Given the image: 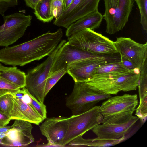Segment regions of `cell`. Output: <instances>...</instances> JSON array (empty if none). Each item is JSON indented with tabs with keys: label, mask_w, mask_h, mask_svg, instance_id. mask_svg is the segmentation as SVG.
Wrapping results in <instances>:
<instances>
[{
	"label": "cell",
	"mask_w": 147,
	"mask_h": 147,
	"mask_svg": "<svg viewBox=\"0 0 147 147\" xmlns=\"http://www.w3.org/2000/svg\"><path fill=\"white\" fill-rule=\"evenodd\" d=\"M19 89L14 84L0 77V89L14 90Z\"/></svg>",
	"instance_id": "cell-30"
},
{
	"label": "cell",
	"mask_w": 147,
	"mask_h": 147,
	"mask_svg": "<svg viewBox=\"0 0 147 147\" xmlns=\"http://www.w3.org/2000/svg\"><path fill=\"white\" fill-rule=\"evenodd\" d=\"M100 0H74L69 7L64 11L53 22L54 25L67 28L79 19L98 10Z\"/></svg>",
	"instance_id": "cell-10"
},
{
	"label": "cell",
	"mask_w": 147,
	"mask_h": 147,
	"mask_svg": "<svg viewBox=\"0 0 147 147\" xmlns=\"http://www.w3.org/2000/svg\"><path fill=\"white\" fill-rule=\"evenodd\" d=\"M99 107L96 105L84 113L68 117V129L61 146H66L75 138L82 136L88 131L102 123L103 118L99 112Z\"/></svg>",
	"instance_id": "cell-7"
},
{
	"label": "cell",
	"mask_w": 147,
	"mask_h": 147,
	"mask_svg": "<svg viewBox=\"0 0 147 147\" xmlns=\"http://www.w3.org/2000/svg\"><path fill=\"white\" fill-rule=\"evenodd\" d=\"M103 19L106 24L105 32L110 35L123 28L128 20L135 0H103Z\"/></svg>",
	"instance_id": "cell-5"
},
{
	"label": "cell",
	"mask_w": 147,
	"mask_h": 147,
	"mask_svg": "<svg viewBox=\"0 0 147 147\" xmlns=\"http://www.w3.org/2000/svg\"><path fill=\"white\" fill-rule=\"evenodd\" d=\"M26 5L34 9L37 4L40 0H24Z\"/></svg>",
	"instance_id": "cell-33"
},
{
	"label": "cell",
	"mask_w": 147,
	"mask_h": 147,
	"mask_svg": "<svg viewBox=\"0 0 147 147\" xmlns=\"http://www.w3.org/2000/svg\"><path fill=\"white\" fill-rule=\"evenodd\" d=\"M74 0H63V11L67 9L71 4Z\"/></svg>",
	"instance_id": "cell-35"
},
{
	"label": "cell",
	"mask_w": 147,
	"mask_h": 147,
	"mask_svg": "<svg viewBox=\"0 0 147 147\" xmlns=\"http://www.w3.org/2000/svg\"><path fill=\"white\" fill-rule=\"evenodd\" d=\"M17 90L0 89V112L9 117L12 105L11 93Z\"/></svg>",
	"instance_id": "cell-24"
},
{
	"label": "cell",
	"mask_w": 147,
	"mask_h": 147,
	"mask_svg": "<svg viewBox=\"0 0 147 147\" xmlns=\"http://www.w3.org/2000/svg\"><path fill=\"white\" fill-rule=\"evenodd\" d=\"M139 74L134 71L119 74L114 78L117 87L120 90L128 92L136 90L138 86Z\"/></svg>",
	"instance_id": "cell-20"
},
{
	"label": "cell",
	"mask_w": 147,
	"mask_h": 147,
	"mask_svg": "<svg viewBox=\"0 0 147 147\" xmlns=\"http://www.w3.org/2000/svg\"><path fill=\"white\" fill-rule=\"evenodd\" d=\"M116 57V56L115 55L92 54L70 45L66 42L56 53L48 77L62 69L67 70L69 65L75 62L92 59L113 58Z\"/></svg>",
	"instance_id": "cell-8"
},
{
	"label": "cell",
	"mask_w": 147,
	"mask_h": 147,
	"mask_svg": "<svg viewBox=\"0 0 147 147\" xmlns=\"http://www.w3.org/2000/svg\"><path fill=\"white\" fill-rule=\"evenodd\" d=\"M51 0H40L36 5L34 13L39 20L43 22H49L54 17L50 14V8Z\"/></svg>",
	"instance_id": "cell-22"
},
{
	"label": "cell",
	"mask_w": 147,
	"mask_h": 147,
	"mask_svg": "<svg viewBox=\"0 0 147 147\" xmlns=\"http://www.w3.org/2000/svg\"><path fill=\"white\" fill-rule=\"evenodd\" d=\"M11 126H0V133H6L10 129Z\"/></svg>",
	"instance_id": "cell-36"
},
{
	"label": "cell",
	"mask_w": 147,
	"mask_h": 147,
	"mask_svg": "<svg viewBox=\"0 0 147 147\" xmlns=\"http://www.w3.org/2000/svg\"><path fill=\"white\" fill-rule=\"evenodd\" d=\"M138 103L137 95L125 94L110 96L100 106L99 112L103 116L102 124H120L132 118Z\"/></svg>",
	"instance_id": "cell-2"
},
{
	"label": "cell",
	"mask_w": 147,
	"mask_h": 147,
	"mask_svg": "<svg viewBox=\"0 0 147 147\" xmlns=\"http://www.w3.org/2000/svg\"><path fill=\"white\" fill-rule=\"evenodd\" d=\"M3 0V1H8V0Z\"/></svg>",
	"instance_id": "cell-38"
},
{
	"label": "cell",
	"mask_w": 147,
	"mask_h": 147,
	"mask_svg": "<svg viewBox=\"0 0 147 147\" xmlns=\"http://www.w3.org/2000/svg\"><path fill=\"white\" fill-rule=\"evenodd\" d=\"M11 93L12 105L9 117L11 120H21L39 125L44 120L30 105L24 102Z\"/></svg>",
	"instance_id": "cell-16"
},
{
	"label": "cell",
	"mask_w": 147,
	"mask_h": 147,
	"mask_svg": "<svg viewBox=\"0 0 147 147\" xmlns=\"http://www.w3.org/2000/svg\"><path fill=\"white\" fill-rule=\"evenodd\" d=\"M0 77L14 84L20 89L25 86L26 74L16 66L6 67L0 63Z\"/></svg>",
	"instance_id": "cell-21"
},
{
	"label": "cell",
	"mask_w": 147,
	"mask_h": 147,
	"mask_svg": "<svg viewBox=\"0 0 147 147\" xmlns=\"http://www.w3.org/2000/svg\"><path fill=\"white\" fill-rule=\"evenodd\" d=\"M66 73H67V70L63 69L47 78L46 80L45 90V97L53 87Z\"/></svg>",
	"instance_id": "cell-25"
},
{
	"label": "cell",
	"mask_w": 147,
	"mask_h": 147,
	"mask_svg": "<svg viewBox=\"0 0 147 147\" xmlns=\"http://www.w3.org/2000/svg\"><path fill=\"white\" fill-rule=\"evenodd\" d=\"M67 41L62 40L55 49L42 63L29 71L26 75L25 88L35 98L43 103L46 80L48 77L55 56L60 47Z\"/></svg>",
	"instance_id": "cell-6"
},
{
	"label": "cell",
	"mask_w": 147,
	"mask_h": 147,
	"mask_svg": "<svg viewBox=\"0 0 147 147\" xmlns=\"http://www.w3.org/2000/svg\"><path fill=\"white\" fill-rule=\"evenodd\" d=\"M63 36L62 29L49 31L32 40L0 50V62L12 66H23L48 56L56 48Z\"/></svg>",
	"instance_id": "cell-1"
},
{
	"label": "cell",
	"mask_w": 147,
	"mask_h": 147,
	"mask_svg": "<svg viewBox=\"0 0 147 147\" xmlns=\"http://www.w3.org/2000/svg\"><path fill=\"white\" fill-rule=\"evenodd\" d=\"M138 7L140 16V23L142 28L147 32V0H135Z\"/></svg>",
	"instance_id": "cell-26"
},
{
	"label": "cell",
	"mask_w": 147,
	"mask_h": 147,
	"mask_svg": "<svg viewBox=\"0 0 147 147\" xmlns=\"http://www.w3.org/2000/svg\"><path fill=\"white\" fill-rule=\"evenodd\" d=\"M4 24L0 26V46L7 47L24 35L31 25L32 17L17 12L4 16Z\"/></svg>",
	"instance_id": "cell-9"
},
{
	"label": "cell",
	"mask_w": 147,
	"mask_h": 147,
	"mask_svg": "<svg viewBox=\"0 0 147 147\" xmlns=\"http://www.w3.org/2000/svg\"><path fill=\"white\" fill-rule=\"evenodd\" d=\"M114 44L120 55L133 63L136 68L140 69L147 59V42L138 43L130 38H117Z\"/></svg>",
	"instance_id": "cell-12"
},
{
	"label": "cell",
	"mask_w": 147,
	"mask_h": 147,
	"mask_svg": "<svg viewBox=\"0 0 147 147\" xmlns=\"http://www.w3.org/2000/svg\"><path fill=\"white\" fill-rule=\"evenodd\" d=\"M6 133H0V140L6 136Z\"/></svg>",
	"instance_id": "cell-37"
},
{
	"label": "cell",
	"mask_w": 147,
	"mask_h": 147,
	"mask_svg": "<svg viewBox=\"0 0 147 147\" xmlns=\"http://www.w3.org/2000/svg\"><path fill=\"white\" fill-rule=\"evenodd\" d=\"M63 0H51L50 3V14L51 16L52 12L53 10L55 8H56L58 11L57 18L59 17L61 15L63 11Z\"/></svg>",
	"instance_id": "cell-29"
},
{
	"label": "cell",
	"mask_w": 147,
	"mask_h": 147,
	"mask_svg": "<svg viewBox=\"0 0 147 147\" xmlns=\"http://www.w3.org/2000/svg\"><path fill=\"white\" fill-rule=\"evenodd\" d=\"M22 89L18 90L15 92L12 93V94L18 99L22 100L23 96L26 93L24 88Z\"/></svg>",
	"instance_id": "cell-34"
},
{
	"label": "cell",
	"mask_w": 147,
	"mask_h": 147,
	"mask_svg": "<svg viewBox=\"0 0 147 147\" xmlns=\"http://www.w3.org/2000/svg\"><path fill=\"white\" fill-rule=\"evenodd\" d=\"M31 123L23 120H15L6 136L0 140V144L11 146H26L32 143Z\"/></svg>",
	"instance_id": "cell-14"
},
{
	"label": "cell",
	"mask_w": 147,
	"mask_h": 147,
	"mask_svg": "<svg viewBox=\"0 0 147 147\" xmlns=\"http://www.w3.org/2000/svg\"><path fill=\"white\" fill-rule=\"evenodd\" d=\"M110 96L94 90L85 82H74L73 91L66 98V105L73 115H76L88 111L99 102Z\"/></svg>",
	"instance_id": "cell-4"
},
{
	"label": "cell",
	"mask_w": 147,
	"mask_h": 147,
	"mask_svg": "<svg viewBox=\"0 0 147 147\" xmlns=\"http://www.w3.org/2000/svg\"><path fill=\"white\" fill-rule=\"evenodd\" d=\"M137 116L127 122L120 124L98 125L91 130L99 138L118 139L125 136L130 131L139 119Z\"/></svg>",
	"instance_id": "cell-15"
},
{
	"label": "cell",
	"mask_w": 147,
	"mask_h": 147,
	"mask_svg": "<svg viewBox=\"0 0 147 147\" xmlns=\"http://www.w3.org/2000/svg\"><path fill=\"white\" fill-rule=\"evenodd\" d=\"M68 40L69 44L93 54L109 55L118 53L114 42L89 28L73 34Z\"/></svg>",
	"instance_id": "cell-3"
},
{
	"label": "cell",
	"mask_w": 147,
	"mask_h": 147,
	"mask_svg": "<svg viewBox=\"0 0 147 147\" xmlns=\"http://www.w3.org/2000/svg\"><path fill=\"white\" fill-rule=\"evenodd\" d=\"M118 73L95 75L85 82L94 90L110 95H116L121 91L114 81L115 76Z\"/></svg>",
	"instance_id": "cell-17"
},
{
	"label": "cell",
	"mask_w": 147,
	"mask_h": 147,
	"mask_svg": "<svg viewBox=\"0 0 147 147\" xmlns=\"http://www.w3.org/2000/svg\"><path fill=\"white\" fill-rule=\"evenodd\" d=\"M11 120L9 116L0 112V126H7Z\"/></svg>",
	"instance_id": "cell-32"
},
{
	"label": "cell",
	"mask_w": 147,
	"mask_h": 147,
	"mask_svg": "<svg viewBox=\"0 0 147 147\" xmlns=\"http://www.w3.org/2000/svg\"><path fill=\"white\" fill-rule=\"evenodd\" d=\"M103 15L98 10L92 12L71 24L66 31L68 38L74 34L86 28L94 30L100 26Z\"/></svg>",
	"instance_id": "cell-18"
},
{
	"label": "cell",
	"mask_w": 147,
	"mask_h": 147,
	"mask_svg": "<svg viewBox=\"0 0 147 147\" xmlns=\"http://www.w3.org/2000/svg\"><path fill=\"white\" fill-rule=\"evenodd\" d=\"M18 2V0H0V14L4 17V13L9 7L17 5Z\"/></svg>",
	"instance_id": "cell-28"
},
{
	"label": "cell",
	"mask_w": 147,
	"mask_h": 147,
	"mask_svg": "<svg viewBox=\"0 0 147 147\" xmlns=\"http://www.w3.org/2000/svg\"><path fill=\"white\" fill-rule=\"evenodd\" d=\"M125 139V136L119 139H102L98 137L92 139H85L81 136L75 138L68 145V146H73L109 147L117 144L123 141Z\"/></svg>",
	"instance_id": "cell-19"
},
{
	"label": "cell",
	"mask_w": 147,
	"mask_h": 147,
	"mask_svg": "<svg viewBox=\"0 0 147 147\" xmlns=\"http://www.w3.org/2000/svg\"><path fill=\"white\" fill-rule=\"evenodd\" d=\"M68 126V117H64L48 118L40 126L41 134L47 138L46 146H61Z\"/></svg>",
	"instance_id": "cell-13"
},
{
	"label": "cell",
	"mask_w": 147,
	"mask_h": 147,
	"mask_svg": "<svg viewBox=\"0 0 147 147\" xmlns=\"http://www.w3.org/2000/svg\"><path fill=\"white\" fill-rule=\"evenodd\" d=\"M120 61L119 57L81 60L69 65L67 68V73L72 77L74 82H85L93 77L99 67L108 63Z\"/></svg>",
	"instance_id": "cell-11"
},
{
	"label": "cell",
	"mask_w": 147,
	"mask_h": 147,
	"mask_svg": "<svg viewBox=\"0 0 147 147\" xmlns=\"http://www.w3.org/2000/svg\"><path fill=\"white\" fill-rule=\"evenodd\" d=\"M121 61L124 67L129 71H134L136 68L133 63L124 56L121 55Z\"/></svg>",
	"instance_id": "cell-31"
},
{
	"label": "cell",
	"mask_w": 147,
	"mask_h": 147,
	"mask_svg": "<svg viewBox=\"0 0 147 147\" xmlns=\"http://www.w3.org/2000/svg\"><path fill=\"white\" fill-rule=\"evenodd\" d=\"M27 93L31 98V101L30 105L40 115L43 120L45 119L47 117V110L46 105L38 101L33 96L31 95L24 87Z\"/></svg>",
	"instance_id": "cell-27"
},
{
	"label": "cell",
	"mask_w": 147,
	"mask_h": 147,
	"mask_svg": "<svg viewBox=\"0 0 147 147\" xmlns=\"http://www.w3.org/2000/svg\"><path fill=\"white\" fill-rule=\"evenodd\" d=\"M129 72L123 66L121 61L109 62L99 67L94 75L105 74L123 73Z\"/></svg>",
	"instance_id": "cell-23"
}]
</instances>
